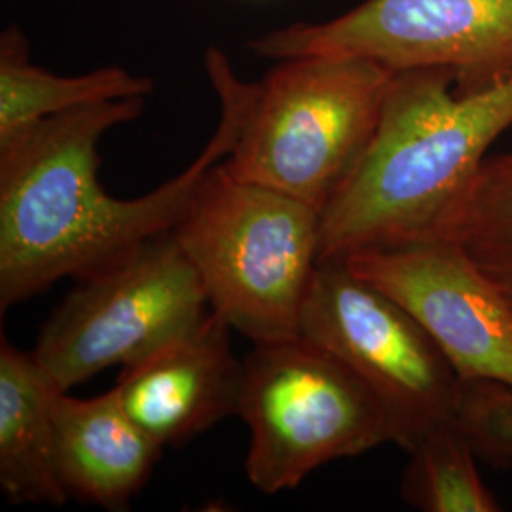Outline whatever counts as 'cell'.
I'll return each mask as SVG.
<instances>
[{
	"mask_svg": "<svg viewBox=\"0 0 512 512\" xmlns=\"http://www.w3.org/2000/svg\"><path fill=\"white\" fill-rule=\"evenodd\" d=\"M224 162V160H222ZM215 165L173 234L209 308L253 344L298 338L319 266L321 211Z\"/></svg>",
	"mask_w": 512,
	"mask_h": 512,
	"instance_id": "obj_3",
	"label": "cell"
},
{
	"mask_svg": "<svg viewBox=\"0 0 512 512\" xmlns=\"http://www.w3.org/2000/svg\"><path fill=\"white\" fill-rule=\"evenodd\" d=\"M393 71L363 57L277 61L255 84L238 143L222 162L249 183L327 209L365 156Z\"/></svg>",
	"mask_w": 512,
	"mask_h": 512,
	"instance_id": "obj_4",
	"label": "cell"
},
{
	"mask_svg": "<svg viewBox=\"0 0 512 512\" xmlns=\"http://www.w3.org/2000/svg\"><path fill=\"white\" fill-rule=\"evenodd\" d=\"M342 260L420 321L463 382L512 389L511 302L458 241L366 249Z\"/></svg>",
	"mask_w": 512,
	"mask_h": 512,
	"instance_id": "obj_9",
	"label": "cell"
},
{
	"mask_svg": "<svg viewBox=\"0 0 512 512\" xmlns=\"http://www.w3.org/2000/svg\"><path fill=\"white\" fill-rule=\"evenodd\" d=\"M232 330L211 310L194 329L126 366L112 387L129 418L164 448L238 416L243 359L232 351Z\"/></svg>",
	"mask_w": 512,
	"mask_h": 512,
	"instance_id": "obj_10",
	"label": "cell"
},
{
	"mask_svg": "<svg viewBox=\"0 0 512 512\" xmlns=\"http://www.w3.org/2000/svg\"><path fill=\"white\" fill-rule=\"evenodd\" d=\"M268 59L363 57L393 73L448 67L459 93L512 76V0H365L325 23H294L249 44Z\"/></svg>",
	"mask_w": 512,
	"mask_h": 512,
	"instance_id": "obj_8",
	"label": "cell"
},
{
	"mask_svg": "<svg viewBox=\"0 0 512 512\" xmlns=\"http://www.w3.org/2000/svg\"><path fill=\"white\" fill-rule=\"evenodd\" d=\"M442 238L458 241L512 306V152L484 160Z\"/></svg>",
	"mask_w": 512,
	"mask_h": 512,
	"instance_id": "obj_14",
	"label": "cell"
},
{
	"mask_svg": "<svg viewBox=\"0 0 512 512\" xmlns=\"http://www.w3.org/2000/svg\"><path fill=\"white\" fill-rule=\"evenodd\" d=\"M401 476L404 503L423 512H497V499L476 467L473 442L461 427L442 429L412 450Z\"/></svg>",
	"mask_w": 512,
	"mask_h": 512,
	"instance_id": "obj_15",
	"label": "cell"
},
{
	"mask_svg": "<svg viewBox=\"0 0 512 512\" xmlns=\"http://www.w3.org/2000/svg\"><path fill=\"white\" fill-rule=\"evenodd\" d=\"M59 389L33 351L0 340V490L12 505L67 503L55 463Z\"/></svg>",
	"mask_w": 512,
	"mask_h": 512,
	"instance_id": "obj_12",
	"label": "cell"
},
{
	"mask_svg": "<svg viewBox=\"0 0 512 512\" xmlns=\"http://www.w3.org/2000/svg\"><path fill=\"white\" fill-rule=\"evenodd\" d=\"M154 84L147 76L105 67L80 76H59L31 63L25 35L10 27L0 37V141L44 118L88 105L147 99Z\"/></svg>",
	"mask_w": 512,
	"mask_h": 512,
	"instance_id": "obj_13",
	"label": "cell"
},
{
	"mask_svg": "<svg viewBox=\"0 0 512 512\" xmlns=\"http://www.w3.org/2000/svg\"><path fill=\"white\" fill-rule=\"evenodd\" d=\"M238 416L251 435L245 473L266 495L298 488L330 461L393 444L370 389L304 336L255 344L243 357Z\"/></svg>",
	"mask_w": 512,
	"mask_h": 512,
	"instance_id": "obj_5",
	"label": "cell"
},
{
	"mask_svg": "<svg viewBox=\"0 0 512 512\" xmlns=\"http://www.w3.org/2000/svg\"><path fill=\"white\" fill-rule=\"evenodd\" d=\"M54 425L57 473L69 499L107 511L129 509L164 450L129 418L114 389L92 399L59 389Z\"/></svg>",
	"mask_w": 512,
	"mask_h": 512,
	"instance_id": "obj_11",
	"label": "cell"
},
{
	"mask_svg": "<svg viewBox=\"0 0 512 512\" xmlns=\"http://www.w3.org/2000/svg\"><path fill=\"white\" fill-rule=\"evenodd\" d=\"M300 334L327 349L370 389L393 444L412 452L442 429L461 427L465 382L420 321L344 260L319 262Z\"/></svg>",
	"mask_w": 512,
	"mask_h": 512,
	"instance_id": "obj_6",
	"label": "cell"
},
{
	"mask_svg": "<svg viewBox=\"0 0 512 512\" xmlns=\"http://www.w3.org/2000/svg\"><path fill=\"white\" fill-rule=\"evenodd\" d=\"M211 311L202 279L173 232L78 279L44 323L33 355L71 391L110 366L135 365Z\"/></svg>",
	"mask_w": 512,
	"mask_h": 512,
	"instance_id": "obj_7",
	"label": "cell"
},
{
	"mask_svg": "<svg viewBox=\"0 0 512 512\" xmlns=\"http://www.w3.org/2000/svg\"><path fill=\"white\" fill-rule=\"evenodd\" d=\"M205 71L219 95V126L192 164L141 198L103 190L99 143L143 114V97L69 110L0 141L2 313L175 230L205 175L236 147L255 93L219 48L207 50Z\"/></svg>",
	"mask_w": 512,
	"mask_h": 512,
	"instance_id": "obj_1",
	"label": "cell"
},
{
	"mask_svg": "<svg viewBox=\"0 0 512 512\" xmlns=\"http://www.w3.org/2000/svg\"><path fill=\"white\" fill-rule=\"evenodd\" d=\"M512 128V76L459 93L456 73L425 67L393 74L363 160L321 215L319 262L431 241Z\"/></svg>",
	"mask_w": 512,
	"mask_h": 512,
	"instance_id": "obj_2",
	"label": "cell"
},
{
	"mask_svg": "<svg viewBox=\"0 0 512 512\" xmlns=\"http://www.w3.org/2000/svg\"><path fill=\"white\" fill-rule=\"evenodd\" d=\"M461 421L478 458L494 467L511 465L512 389L494 382H469Z\"/></svg>",
	"mask_w": 512,
	"mask_h": 512,
	"instance_id": "obj_16",
	"label": "cell"
}]
</instances>
